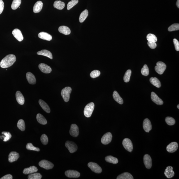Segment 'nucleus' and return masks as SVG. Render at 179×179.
<instances>
[{
  "instance_id": "nucleus-15",
  "label": "nucleus",
  "mask_w": 179,
  "mask_h": 179,
  "mask_svg": "<svg viewBox=\"0 0 179 179\" xmlns=\"http://www.w3.org/2000/svg\"><path fill=\"white\" fill-rule=\"evenodd\" d=\"M65 174L66 176L69 178H78L80 175V173L78 171L71 170L66 171Z\"/></svg>"
},
{
  "instance_id": "nucleus-19",
  "label": "nucleus",
  "mask_w": 179,
  "mask_h": 179,
  "mask_svg": "<svg viewBox=\"0 0 179 179\" xmlns=\"http://www.w3.org/2000/svg\"><path fill=\"white\" fill-rule=\"evenodd\" d=\"M26 78L27 81L29 83L32 85H34L36 83V80L35 77L30 72H27L26 74Z\"/></svg>"
},
{
  "instance_id": "nucleus-10",
  "label": "nucleus",
  "mask_w": 179,
  "mask_h": 179,
  "mask_svg": "<svg viewBox=\"0 0 179 179\" xmlns=\"http://www.w3.org/2000/svg\"><path fill=\"white\" fill-rule=\"evenodd\" d=\"M144 163L145 167L147 169H150L152 166V160L151 157L148 154H146L144 156Z\"/></svg>"
},
{
  "instance_id": "nucleus-23",
  "label": "nucleus",
  "mask_w": 179,
  "mask_h": 179,
  "mask_svg": "<svg viewBox=\"0 0 179 179\" xmlns=\"http://www.w3.org/2000/svg\"><path fill=\"white\" fill-rule=\"evenodd\" d=\"M38 37L42 39L48 41H51L52 39V37L51 35L45 32H40L39 34Z\"/></svg>"
},
{
  "instance_id": "nucleus-36",
  "label": "nucleus",
  "mask_w": 179,
  "mask_h": 179,
  "mask_svg": "<svg viewBox=\"0 0 179 179\" xmlns=\"http://www.w3.org/2000/svg\"><path fill=\"white\" fill-rule=\"evenodd\" d=\"M18 128L22 131H24L25 129V124L24 120L23 119H20L18 121L17 124Z\"/></svg>"
},
{
  "instance_id": "nucleus-37",
  "label": "nucleus",
  "mask_w": 179,
  "mask_h": 179,
  "mask_svg": "<svg viewBox=\"0 0 179 179\" xmlns=\"http://www.w3.org/2000/svg\"><path fill=\"white\" fill-rule=\"evenodd\" d=\"M131 72L130 69L128 70L125 72L124 77V81L125 82H128L129 81Z\"/></svg>"
},
{
  "instance_id": "nucleus-51",
  "label": "nucleus",
  "mask_w": 179,
  "mask_h": 179,
  "mask_svg": "<svg viewBox=\"0 0 179 179\" xmlns=\"http://www.w3.org/2000/svg\"><path fill=\"white\" fill-rule=\"evenodd\" d=\"M12 176L11 175L8 174L3 176L1 178V179H12Z\"/></svg>"
},
{
  "instance_id": "nucleus-32",
  "label": "nucleus",
  "mask_w": 179,
  "mask_h": 179,
  "mask_svg": "<svg viewBox=\"0 0 179 179\" xmlns=\"http://www.w3.org/2000/svg\"><path fill=\"white\" fill-rule=\"evenodd\" d=\"M150 82L152 85L157 88H160L161 86V84L160 81L156 77H151L150 78Z\"/></svg>"
},
{
  "instance_id": "nucleus-8",
  "label": "nucleus",
  "mask_w": 179,
  "mask_h": 179,
  "mask_svg": "<svg viewBox=\"0 0 179 179\" xmlns=\"http://www.w3.org/2000/svg\"><path fill=\"white\" fill-rule=\"evenodd\" d=\"M39 164L41 168L47 170L51 169L54 167V164L46 160L41 161L39 163Z\"/></svg>"
},
{
  "instance_id": "nucleus-52",
  "label": "nucleus",
  "mask_w": 179,
  "mask_h": 179,
  "mask_svg": "<svg viewBox=\"0 0 179 179\" xmlns=\"http://www.w3.org/2000/svg\"><path fill=\"white\" fill-rule=\"evenodd\" d=\"M176 6L177 7L179 8V0H177V2L176 3Z\"/></svg>"
},
{
  "instance_id": "nucleus-40",
  "label": "nucleus",
  "mask_w": 179,
  "mask_h": 179,
  "mask_svg": "<svg viewBox=\"0 0 179 179\" xmlns=\"http://www.w3.org/2000/svg\"><path fill=\"white\" fill-rule=\"evenodd\" d=\"M78 0H72L68 2L67 5V10H69L78 3Z\"/></svg>"
},
{
  "instance_id": "nucleus-35",
  "label": "nucleus",
  "mask_w": 179,
  "mask_h": 179,
  "mask_svg": "<svg viewBox=\"0 0 179 179\" xmlns=\"http://www.w3.org/2000/svg\"><path fill=\"white\" fill-rule=\"evenodd\" d=\"M21 3V0H13L11 4V8L15 10L20 6Z\"/></svg>"
},
{
  "instance_id": "nucleus-27",
  "label": "nucleus",
  "mask_w": 179,
  "mask_h": 179,
  "mask_svg": "<svg viewBox=\"0 0 179 179\" xmlns=\"http://www.w3.org/2000/svg\"><path fill=\"white\" fill-rule=\"evenodd\" d=\"M58 31L60 33L65 35H69L71 33L70 30L66 26H61L58 28Z\"/></svg>"
},
{
  "instance_id": "nucleus-25",
  "label": "nucleus",
  "mask_w": 179,
  "mask_h": 179,
  "mask_svg": "<svg viewBox=\"0 0 179 179\" xmlns=\"http://www.w3.org/2000/svg\"><path fill=\"white\" fill-rule=\"evenodd\" d=\"M38 171L37 167L33 166L28 168H25L23 171V173L25 175H28L37 172Z\"/></svg>"
},
{
  "instance_id": "nucleus-45",
  "label": "nucleus",
  "mask_w": 179,
  "mask_h": 179,
  "mask_svg": "<svg viewBox=\"0 0 179 179\" xmlns=\"http://www.w3.org/2000/svg\"><path fill=\"white\" fill-rule=\"evenodd\" d=\"M2 134L5 136V137L4 138L3 140V141L4 142H7V141H9L11 138L12 135L10 132L5 131L2 132Z\"/></svg>"
},
{
  "instance_id": "nucleus-43",
  "label": "nucleus",
  "mask_w": 179,
  "mask_h": 179,
  "mask_svg": "<svg viewBox=\"0 0 179 179\" xmlns=\"http://www.w3.org/2000/svg\"><path fill=\"white\" fill-rule=\"evenodd\" d=\"M179 30V24L178 23H176V24H172L168 29V31L169 32Z\"/></svg>"
},
{
  "instance_id": "nucleus-34",
  "label": "nucleus",
  "mask_w": 179,
  "mask_h": 179,
  "mask_svg": "<svg viewBox=\"0 0 179 179\" xmlns=\"http://www.w3.org/2000/svg\"><path fill=\"white\" fill-rule=\"evenodd\" d=\"M88 15V10H84L80 14L79 20L80 23H83L86 19Z\"/></svg>"
},
{
  "instance_id": "nucleus-6",
  "label": "nucleus",
  "mask_w": 179,
  "mask_h": 179,
  "mask_svg": "<svg viewBox=\"0 0 179 179\" xmlns=\"http://www.w3.org/2000/svg\"><path fill=\"white\" fill-rule=\"evenodd\" d=\"M65 146L71 153L76 152L77 150V145L72 141H67L65 143Z\"/></svg>"
},
{
  "instance_id": "nucleus-7",
  "label": "nucleus",
  "mask_w": 179,
  "mask_h": 179,
  "mask_svg": "<svg viewBox=\"0 0 179 179\" xmlns=\"http://www.w3.org/2000/svg\"><path fill=\"white\" fill-rule=\"evenodd\" d=\"M88 166L91 170L95 173H100L102 172V168L97 163L90 162L88 163Z\"/></svg>"
},
{
  "instance_id": "nucleus-29",
  "label": "nucleus",
  "mask_w": 179,
  "mask_h": 179,
  "mask_svg": "<svg viewBox=\"0 0 179 179\" xmlns=\"http://www.w3.org/2000/svg\"><path fill=\"white\" fill-rule=\"evenodd\" d=\"M65 4L61 1H55L54 4V6L58 10H62L64 8Z\"/></svg>"
},
{
  "instance_id": "nucleus-18",
  "label": "nucleus",
  "mask_w": 179,
  "mask_h": 179,
  "mask_svg": "<svg viewBox=\"0 0 179 179\" xmlns=\"http://www.w3.org/2000/svg\"><path fill=\"white\" fill-rule=\"evenodd\" d=\"M19 157V155L16 152H12L9 154L8 161L10 163H13L16 161Z\"/></svg>"
},
{
  "instance_id": "nucleus-53",
  "label": "nucleus",
  "mask_w": 179,
  "mask_h": 179,
  "mask_svg": "<svg viewBox=\"0 0 179 179\" xmlns=\"http://www.w3.org/2000/svg\"><path fill=\"white\" fill-rule=\"evenodd\" d=\"M177 107L178 109H179V105H178L177 106Z\"/></svg>"
},
{
  "instance_id": "nucleus-44",
  "label": "nucleus",
  "mask_w": 179,
  "mask_h": 179,
  "mask_svg": "<svg viewBox=\"0 0 179 179\" xmlns=\"http://www.w3.org/2000/svg\"><path fill=\"white\" fill-rule=\"evenodd\" d=\"M141 73L144 76H147L149 74V69L146 64H145L141 69Z\"/></svg>"
},
{
  "instance_id": "nucleus-26",
  "label": "nucleus",
  "mask_w": 179,
  "mask_h": 179,
  "mask_svg": "<svg viewBox=\"0 0 179 179\" xmlns=\"http://www.w3.org/2000/svg\"><path fill=\"white\" fill-rule=\"evenodd\" d=\"M37 54L39 55L44 56L48 57L50 59H52L53 58L51 53L47 50H43L39 51L37 53Z\"/></svg>"
},
{
  "instance_id": "nucleus-31",
  "label": "nucleus",
  "mask_w": 179,
  "mask_h": 179,
  "mask_svg": "<svg viewBox=\"0 0 179 179\" xmlns=\"http://www.w3.org/2000/svg\"><path fill=\"white\" fill-rule=\"evenodd\" d=\"M117 179H133V177L130 173L128 172H124L119 175Z\"/></svg>"
},
{
  "instance_id": "nucleus-46",
  "label": "nucleus",
  "mask_w": 179,
  "mask_h": 179,
  "mask_svg": "<svg viewBox=\"0 0 179 179\" xmlns=\"http://www.w3.org/2000/svg\"><path fill=\"white\" fill-rule=\"evenodd\" d=\"M101 72L98 70H94L91 73L90 76L93 78L98 77L100 75Z\"/></svg>"
},
{
  "instance_id": "nucleus-38",
  "label": "nucleus",
  "mask_w": 179,
  "mask_h": 179,
  "mask_svg": "<svg viewBox=\"0 0 179 179\" xmlns=\"http://www.w3.org/2000/svg\"><path fill=\"white\" fill-rule=\"evenodd\" d=\"M42 178V176L39 173H34L31 174L28 176V179H41Z\"/></svg>"
},
{
  "instance_id": "nucleus-39",
  "label": "nucleus",
  "mask_w": 179,
  "mask_h": 179,
  "mask_svg": "<svg viewBox=\"0 0 179 179\" xmlns=\"http://www.w3.org/2000/svg\"><path fill=\"white\" fill-rule=\"evenodd\" d=\"M147 39L148 41L152 42H156L157 41V38L156 36L152 34H149L147 36Z\"/></svg>"
},
{
  "instance_id": "nucleus-24",
  "label": "nucleus",
  "mask_w": 179,
  "mask_h": 179,
  "mask_svg": "<svg viewBox=\"0 0 179 179\" xmlns=\"http://www.w3.org/2000/svg\"><path fill=\"white\" fill-rule=\"evenodd\" d=\"M39 103L44 111H46L48 113H49L50 112V107L48 105L46 102L40 99L39 101Z\"/></svg>"
},
{
  "instance_id": "nucleus-49",
  "label": "nucleus",
  "mask_w": 179,
  "mask_h": 179,
  "mask_svg": "<svg viewBox=\"0 0 179 179\" xmlns=\"http://www.w3.org/2000/svg\"><path fill=\"white\" fill-rule=\"evenodd\" d=\"M173 42L175 46V48L176 51H179V41L176 39H173Z\"/></svg>"
},
{
  "instance_id": "nucleus-5",
  "label": "nucleus",
  "mask_w": 179,
  "mask_h": 179,
  "mask_svg": "<svg viewBox=\"0 0 179 179\" xmlns=\"http://www.w3.org/2000/svg\"><path fill=\"white\" fill-rule=\"evenodd\" d=\"M123 145L127 151L132 152L133 150V145L130 139L128 138L124 139L123 141Z\"/></svg>"
},
{
  "instance_id": "nucleus-17",
  "label": "nucleus",
  "mask_w": 179,
  "mask_h": 179,
  "mask_svg": "<svg viewBox=\"0 0 179 179\" xmlns=\"http://www.w3.org/2000/svg\"><path fill=\"white\" fill-rule=\"evenodd\" d=\"M143 128L144 130L146 132H149L152 129L151 121L149 119H146L144 120Z\"/></svg>"
},
{
  "instance_id": "nucleus-50",
  "label": "nucleus",
  "mask_w": 179,
  "mask_h": 179,
  "mask_svg": "<svg viewBox=\"0 0 179 179\" xmlns=\"http://www.w3.org/2000/svg\"><path fill=\"white\" fill-rule=\"evenodd\" d=\"M4 8V3L2 0H0V14L2 13Z\"/></svg>"
},
{
  "instance_id": "nucleus-14",
  "label": "nucleus",
  "mask_w": 179,
  "mask_h": 179,
  "mask_svg": "<svg viewBox=\"0 0 179 179\" xmlns=\"http://www.w3.org/2000/svg\"><path fill=\"white\" fill-rule=\"evenodd\" d=\"M12 33L14 37L19 41H23V37L21 31L18 29H15L13 31Z\"/></svg>"
},
{
  "instance_id": "nucleus-41",
  "label": "nucleus",
  "mask_w": 179,
  "mask_h": 179,
  "mask_svg": "<svg viewBox=\"0 0 179 179\" xmlns=\"http://www.w3.org/2000/svg\"><path fill=\"white\" fill-rule=\"evenodd\" d=\"M165 121L167 124L169 125H173L176 123L175 119L171 117L168 116L166 117Z\"/></svg>"
},
{
  "instance_id": "nucleus-1",
  "label": "nucleus",
  "mask_w": 179,
  "mask_h": 179,
  "mask_svg": "<svg viewBox=\"0 0 179 179\" xmlns=\"http://www.w3.org/2000/svg\"><path fill=\"white\" fill-rule=\"evenodd\" d=\"M16 56L14 54H10L6 56L0 63V67L3 68H8L13 65L16 62Z\"/></svg>"
},
{
  "instance_id": "nucleus-13",
  "label": "nucleus",
  "mask_w": 179,
  "mask_h": 179,
  "mask_svg": "<svg viewBox=\"0 0 179 179\" xmlns=\"http://www.w3.org/2000/svg\"><path fill=\"white\" fill-rule=\"evenodd\" d=\"M178 148V144L177 142H172L167 146V150L168 152L173 153L177 151Z\"/></svg>"
},
{
  "instance_id": "nucleus-22",
  "label": "nucleus",
  "mask_w": 179,
  "mask_h": 179,
  "mask_svg": "<svg viewBox=\"0 0 179 179\" xmlns=\"http://www.w3.org/2000/svg\"><path fill=\"white\" fill-rule=\"evenodd\" d=\"M43 3L41 1H39L36 2L34 6L33 11L35 13H38L41 11L43 8Z\"/></svg>"
},
{
  "instance_id": "nucleus-42",
  "label": "nucleus",
  "mask_w": 179,
  "mask_h": 179,
  "mask_svg": "<svg viewBox=\"0 0 179 179\" xmlns=\"http://www.w3.org/2000/svg\"><path fill=\"white\" fill-rule=\"evenodd\" d=\"M27 150H32V151L39 152L40 151V149L39 148L35 147L31 143H29L27 144L26 146Z\"/></svg>"
},
{
  "instance_id": "nucleus-9",
  "label": "nucleus",
  "mask_w": 179,
  "mask_h": 179,
  "mask_svg": "<svg viewBox=\"0 0 179 179\" xmlns=\"http://www.w3.org/2000/svg\"><path fill=\"white\" fill-rule=\"evenodd\" d=\"M112 135L110 132H107L104 135L101 139V142L104 145H107L111 143L112 139Z\"/></svg>"
},
{
  "instance_id": "nucleus-33",
  "label": "nucleus",
  "mask_w": 179,
  "mask_h": 179,
  "mask_svg": "<svg viewBox=\"0 0 179 179\" xmlns=\"http://www.w3.org/2000/svg\"><path fill=\"white\" fill-rule=\"evenodd\" d=\"M105 160L108 163L116 164L118 163L119 161L117 158L111 156H109L105 158Z\"/></svg>"
},
{
  "instance_id": "nucleus-48",
  "label": "nucleus",
  "mask_w": 179,
  "mask_h": 179,
  "mask_svg": "<svg viewBox=\"0 0 179 179\" xmlns=\"http://www.w3.org/2000/svg\"><path fill=\"white\" fill-rule=\"evenodd\" d=\"M148 46L152 49H155L157 47L156 42L148 41Z\"/></svg>"
},
{
  "instance_id": "nucleus-16",
  "label": "nucleus",
  "mask_w": 179,
  "mask_h": 179,
  "mask_svg": "<svg viewBox=\"0 0 179 179\" xmlns=\"http://www.w3.org/2000/svg\"><path fill=\"white\" fill-rule=\"evenodd\" d=\"M151 98L153 102L156 104L159 105H163V101L154 92H152L151 93Z\"/></svg>"
},
{
  "instance_id": "nucleus-11",
  "label": "nucleus",
  "mask_w": 179,
  "mask_h": 179,
  "mask_svg": "<svg viewBox=\"0 0 179 179\" xmlns=\"http://www.w3.org/2000/svg\"><path fill=\"white\" fill-rule=\"evenodd\" d=\"M69 133L71 136L73 137H77L79 134V130L78 126L76 124H71Z\"/></svg>"
},
{
  "instance_id": "nucleus-2",
  "label": "nucleus",
  "mask_w": 179,
  "mask_h": 179,
  "mask_svg": "<svg viewBox=\"0 0 179 179\" xmlns=\"http://www.w3.org/2000/svg\"><path fill=\"white\" fill-rule=\"evenodd\" d=\"M95 107L94 104L93 102L88 104L84 108V113L85 116L87 117L91 116L94 111Z\"/></svg>"
},
{
  "instance_id": "nucleus-28",
  "label": "nucleus",
  "mask_w": 179,
  "mask_h": 179,
  "mask_svg": "<svg viewBox=\"0 0 179 179\" xmlns=\"http://www.w3.org/2000/svg\"><path fill=\"white\" fill-rule=\"evenodd\" d=\"M113 97L115 101L120 104L122 105L124 103L123 98L116 91H114L113 94Z\"/></svg>"
},
{
  "instance_id": "nucleus-3",
  "label": "nucleus",
  "mask_w": 179,
  "mask_h": 179,
  "mask_svg": "<svg viewBox=\"0 0 179 179\" xmlns=\"http://www.w3.org/2000/svg\"><path fill=\"white\" fill-rule=\"evenodd\" d=\"M71 91L72 89L69 87H66L62 90L61 95L65 102H67L69 101Z\"/></svg>"
},
{
  "instance_id": "nucleus-47",
  "label": "nucleus",
  "mask_w": 179,
  "mask_h": 179,
  "mask_svg": "<svg viewBox=\"0 0 179 179\" xmlns=\"http://www.w3.org/2000/svg\"><path fill=\"white\" fill-rule=\"evenodd\" d=\"M41 141L43 144L46 145L48 143V138L46 134H43L41 137Z\"/></svg>"
},
{
  "instance_id": "nucleus-30",
  "label": "nucleus",
  "mask_w": 179,
  "mask_h": 179,
  "mask_svg": "<svg viewBox=\"0 0 179 179\" xmlns=\"http://www.w3.org/2000/svg\"><path fill=\"white\" fill-rule=\"evenodd\" d=\"M37 121L40 124L42 125H46L47 123V121L45 118L42 115L38 114L37 115Z\"/></svg>"
},
{
  "instance_id": "nucleus-12",
  "label": "nucleus",
  "mask_w": 179,
  "mask_h": 179,
  "mask_svg": "<svg viewBox=\"0 0 179 179\" xmlns=\"http://www.w3.org/2000/svg\"><path fill=\"white\" fill-rule=\"evenodd\" d=\"M39 67L40 70L44 73H50L52 71L51 67L44 63H40L39 64Z\"/></svg>"
},
{
  "instance_id": "nucleus-21",
  "label": "nucleus",
  "mask_w": 179,
  "mask_h": 179,
  "mask_svg": "<svg viewBox=\"0 0 179 179\" xmlns=\"http://www.w3.org/2000/svg\"><path fill=\"white\" fill-rule=\"evenodd\" d=\"M16 98L17 101L19 104L21 105L24 104V97L20 91H17L16 93Z\"/></svg>"
},
{
  "instance_id": "nucleus-4",
  "label": "nucleus",
  "mask_w": 179,
  "mask_h": 179,
  "mask_svg": "<svg viewBox=\"0 0 179 179\" xmlns=\"http://www.w3.org/2000/svg\"><path fill=\"white\" fill-rule=\"evenodd\" d=\"M157 65L155 67L156 71L159 74H162L165 70L167 66L163 62H158L156 64Z\"/></svg>"
},
{
  "instance_id": "nucleus-20",
  "label": "nucleus",
  "mask_w": 179,
  "mask_h": 179,
  "mask_svg": "<svg viewBox=\"0 0 179 179\" xmlns=\"http://www.w3.org/2000/svg\"><path fill=\"white\" fill-rule=\"evenodd\" d=\"M164 174L167 178H171L173 177L175 175V172L173 170V168L171 166L167 167L164 171Z\"/></svg>"
}]
</instances>
